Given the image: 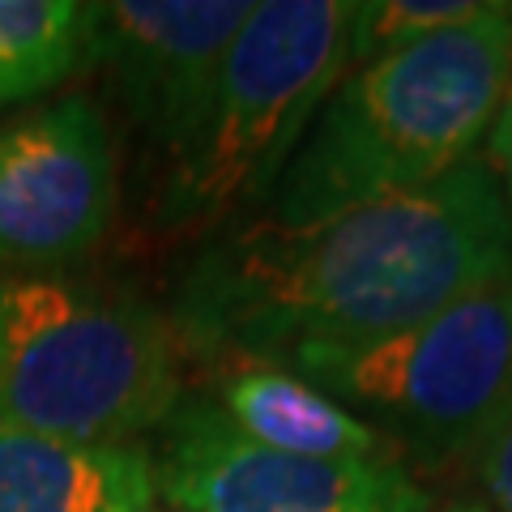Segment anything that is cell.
Segmentation results:
<instances>
[{
    "instance_id": "6da1fadb",
    "label": "cell",
    "mask_w": 512,
    "mask_h": 512,
    "mask_svg": "<svg viewBox=\"0 0 512 512\" xmlns=\"http://www.w3.org/2000/svg\"><path fill=\"white\" fill-rule=\"evenodd\" d=\"M512 269V210L487 158L436 184L282 227L210 239L175 295V338L197 359H278L295 346H359L423 325Z\"/></svg>"
},
{
    "instance_id": "7a4b0ae2",
    "label": "cell",
    "mask_w": 512,
    "mask_h": 512,
    "mask_svg": "<svg viewBox=\"0 0 512 512\" xmlns=\"http://www.w3.org/2000/svg\"><path fill=\"white\" fill-rule=\"evenodd\" d=\"M512 86V5L359 64L316 111L274 192V222H308L436 184L474 158Z\"/></svg>"
},
{
    "instance_id": "3957f363",
    "label": "cell",
    "mask_w": 512,
    "mask_h": 512,
    "mask_svg": "<svg viewBox=\"0 0 512 512\" xmlns=\"http://www.w3.org/2000/svg\"><path fill=\"white\" fill-rule=\"evenodd\" d=\"M180 338L141 295L0 265V423L133 444L180 406Z\"/></svg>"
},
{
    "instance_id": "277c9868",
    "label": "cell",
    "mask_w": 512,
    "mask_h": 512,
    "mask_svg": "<svg viewBox=\"0 0 512 512\" xmlns=\"http://www.w3.org/2000/svg\"><path fill=\"white\" fill-rule=\"evenodd\" d=\"M350 9L342 0L252 5L197 133L167 163L154 197L167 235L227 231L244 210L274 201L316 111L350 69Z\"/></svg>"
},
{
    "instance_id": "5b68a950",
    "label": "cell",
    "mask_w": 512,
    "mask_h": 512,
    "mask_svg": "<svg viewBox=\"0 0 512 512\" xmlns=\"http://www.w3.org/2000/svg\"><path fill=\"white\" fill-rule=\"evenodd\" d=\"M269 363L431 466L474 461L512 397V269L414 329L359 346H295Z\"/></svg>"
},
{
    "instance_id": "8992f818",
    "label": "cell",
    "mask_w": 512,
    "mask_h": 512,
    "mask_svg": "<svg viewBox=\"0 0 512 512\" xmlns=\"http://www.w3.org/2000/svg\"><path fill=\"white\" fill-rule=\"evenodd\" d=\"M158 431L154 491L175 512H427V491L397 457L316 461L274 453L239 436L205 397H180Z\"/></svg>"
},
{
    "instance_id": "52a82bcc",
    "label": "cell",
    "mask_w": 512,
    "mask_h": 512,
    "mask_svg": "<svg viewBox=\"0 0 512 512\" xmlns=\"http://www.w3.org/2000/svg\"><path fill=\"white\" fill-rule=\"evenodd\" d=\"M116 218V146L90 94H64L0 128V265L60 274Z\"/></svg>"
},
{
    "instance_id": "ba28073f",
    "label": "cell",
    "mask_w": 512,
    "mask_h": 512,
    "mask_svg": "<svg viewBox=\"0 0 512 512\" xmlns=\"http://www.w3.org/2000/svg\"><path fill=\"white\" fill-rule=\"evenodd\" d=\"M248 0H107L90 5V60L103 64L128 124L171 163L210 107Z\"/></svg>"
},
{
    "instance_id": "9c48e42d",
    "label": "cell",
    "mask_w": 512,
    "mask_h": 512,
    "mask_svg": "<svg viewBox=\"0 0 512 512\" xmlns=\"http://www.w3.org/2000/svg\"><path fill=\"white\" fill-rule=\"evenodd\" d=\"M154 461L141 444H77L0 423V512H150Z\"/></svg>"
},
{
    "instance_id": "30bf717a",
    "label": "cell",
    "mask_w": 512,
    "mask_h": 512,
    "mask_svg": "<svg viewBox=\"0 0 512 512\" xmlns=\"http://www.w3.org/2000/svg\"><path fill=\"white\" fill-rule=\"evenodd\" d=\"M214 410L239 436L274 453L316 461H384L393 444L376 427L355 419L316 384L299 380L278 363L231 359L218 363Z\"/></svg>"
},
{
    "instance_id": "8fae6325",
    "label": "cell",
    "mask_w": 512,
    "mask_h": 512,
    "mask_svg": "<svg viewBox=\"0 0 512 512\" xmlns=\"http://www.w3.org/2000/svg\"><path fill=\"white\" fill-rule=\"evenodd\" d=\"M90 60V5L0 0V111L30 103Z\"/></svg>"
},
{
    "instance_id": "7c38bea8",
    "label": "cell",
    "mask_w": 512,
    "mask_h": 512,
    "mask_svg": "<svg viewBox=\"0 0 512 512\" xmlns=\"http://www.w3.org/2000/svg\"><path fill=\"white\" fill-rule=\"evenodd\" d=\"M483 13L487 5L474 0H363L350 9V64H372L397 47L466 26Z\"/></svg>"
},
{
    "instance_id": "4fadbf2b",
    "label": "cell",
    "mask_w": 512,
    "mask_h": 512,
    "mask_svg": "<svg viewBox=\"0 0 512 512\" xmlns=\"http://www.w3.org/2000/svg\"><path fill=\"white\" fill-rule=\"evenodd\" d=\"M474 466H478V478H483L495 512H512V397L500 410L495 427L487 431L483 448L474 453Z\"/></svg>"
},
{
    "instance_id": "5bb4252c",
    "label": "cell",
    "mask_w": 512,
    "mask_h": 512,
    "mask_svg": "<svg viewBox=\"0 0 512 512\" xmlns=\"http://www.w3.org/2000/svg\"><path fill=\"white\" fill-rule=\"evenodd\" d=\"M491 167L504 180V197H508V210H512V86H508L504 107H500L495 128H491Z\"/></svg>"
},
{
    "instance_id": "9a60e30c",
    "label": "cell",
    "mask_w": 512,
    "mask_h": 512,
    "mask_svg": "<svg viewBox=\"0 0 512 512\" xmlns=\"http://www.w3.org/2000/svg\"><path fill=\"white\" fill-rule=\"evenodd\" d=\"M444 512H487V508H478V504H453V508H444Z\"/></svg>"
},
{
    "instance_id": "2e32d148",
    "label": "cell",
    "mask_w": 512,
    "mask_h": 512,
    "mask_svg": "<svg viewBox=\"0 0 512 512\" xmlns=\"http://www.w3.org/2000/svg\"><path fill=\"white\" fill-rule=\"evenodd\" d=\"M150 512H175V508H163V504H154V508H150Z\"/></svg>"
}]
</instances>
